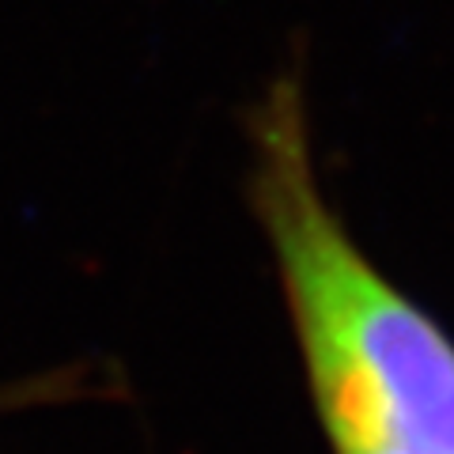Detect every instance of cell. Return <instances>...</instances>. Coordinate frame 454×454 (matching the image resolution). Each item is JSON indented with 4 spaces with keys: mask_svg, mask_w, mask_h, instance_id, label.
I'll return each instance as SVG.
<instances>
[{
    "mask_svg": "<svg viewBox=\"0 0 454 454\" xmlns=\"http://www.w3.org/2000/svg\"><path fill=\"white\" fill-rule=\"evenodd\" d=\"M247 140L250 208L333 454H454V345L364 258L325 201L300 65L250 103Z\"/></svg>",
    "mask_w": 454,
    "mask_h": 454,
    "instance_id": "1",
    "label": "cell"
}]
</instances>
